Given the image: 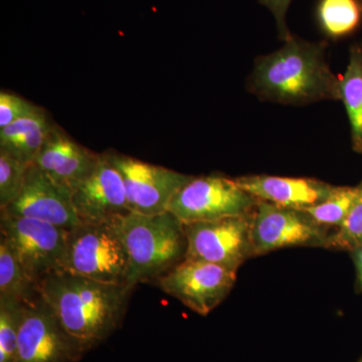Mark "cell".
<instances>
[{"label": "cell", "instance_id": "1", "mask_svg": "<svg viewBox=\"0 0 362 362\" xmlns=\"http://www.w3.org/2000/svg\"><path fill=\"white\" fill-rule=\"evenodd\" d=\"M45 303L83 354L111 337L123 322L134 287L107 284L63 270L40 283Z\"/></svg>", "mask_w": 362, "mask_h": 362}, {"label": "cell", "instance_id": "10", "mask_svg": "<svg viewBox=\"0 0 362 362\" xmlns=\"http://www.w3.org/2000/svg\"><path fill=\"white\" fill-rule=\"evenodd\" d=\"M237 273L216 264L185 259L156 282L169 296L206 316L232 291Z\"/></svg>", "mask_w": 362, "mask_h": 362}, {"label": "cell", "instance_id": "22", "mask_svg": "<svg viewBox=\"0 0 362 362\" xmlns=\"http://www.w3.org/2000/svg\"><path fill=\"white\" fill-rule=\"evenodd\" d=\"M30 165L0 150V209L18 199Z\"/></svg>", "mask_w": 362, "mask_h": 362}, {"label": "cell", "instance_id": "24", "mask_svg": "<svg viewBox=\"0 0 362 362\" xmlns=\"http://www.w3.org/2000/svg\"><path fill=\"white\" fill-rule=\"evenodd\" d=\"M45 110L13 93L0 92V128Z\"/></svg>", "mask_w": 362, "mask_h": 362}, {"label": "cell", "instance_id": "20", "mask_svg": "<svg viewBox=\"0 0 362 362\" xmlns=\"http://www.w3.org/2000/svg\"><path fill=\"white\" fill-rule=\"evenodd\" d=\"M358 194L357 187H335L332 194L320 204L303 209L322 228H340L351 211Z\"/></svg>", "mask_w": 362, "mask_h": 362}, {"label": "cell", "instance_id": "12", "mask_svg": "<svg viewBox=\"0 0 362 362\" xmlns=\"http://www.w3.org/2000/svg\"><path fill=\"white\" fill-rule=\"evenodd\" d=\"M0 211L6 216L45 221L68 232L81 223L71 190L54 182L33 163L28 168L18 199Z\"/></svg>", "mask_w": 362, "mask_h": 362}, {"label": "cell", "instance_id": "3", "mask_svg": "<svg viewBox=\"0 0 362 362\" xmlns=\"http://www.w3.org/2000/svg\"><path fill=\"white\" fill-rule=\"evenodd\" d=\"M130 259V285L156 281L185 259L183 223L170 211L146 216L130 213L111 221Z\"/></svg>", "mask_w": 362, "mask_h": 362}, {"label": "cell", "instance_id": "14", "mask_svg": "<svg viewBox=\"0 0 362 362\" xmlns=\"http://www.w3.org/2000/svg\"><path fill=\"white\" fill-rule=\"evenodd\" d=\"M99 157L54 124L33 164L54 182L73 192L95 168Z\"/></svg>", "mask_w": 362, "mask_h": 362}, {"label": "cell", "instance_id": "25", "mask_svg": "<svg viewBox=\"0 0 362 362\" xmlns=\"http://www.w3.org/2000/svg\"><path fill=\"white\" fill-rule=\"evenodd\" d=\"M259 1L273 14L280 39L286 42L292 37V33H290L287 25L288 9H289L292 0H259Z\"/></svg>", "mask_w": 362, "mask_h": 362}, {"label": "cell", "instance_id": "26", "mask_svg": "<svg viewBox=\"0 0 362 362\" xmlns=\"http://www.w3.org/2000/svg\"><path fill=\"white\" fill-rule=\"evenodd\" d=\"M356 269V281L359 291L362 292V245L350 251Z\"/></svg>", "mask_w": 362, "mask_h": 362}, {"label": "cell", "instance_id": "27", "mask_svg": "<svg viewBox=\"0 0 362 362\" xmlns=\"http://www.w3.org/2000/svg\"><path fill=\"white\" fill-rule=\"evenodd\" d=\"M359 362H362V358L361 359V361H359Z\"/></svg>", "mask_w": 362, "mask_h": 362}, {"label": "cell", "instance_id": "18", "mask_svg": "<svg viewBox=\"0 0 362 362\" xmlns=\"http://www.w3.org/2000/svg\"><path fill=\"white\" fill-rule=\"evenodd\" d=\"M0 296L21 304H32L42 298L40 285L23 268L13 249L0 237Z\"/></svg>", "mask_w": 362, "mask_h": 362}, {"label": "cell", "instance_id": "15", "mask_svg": "<svg viewBox=\"0 0 362 362\" xmlns=\"http://www.w3.org/2000/svg\"><path fill=\"white\" fill-rule=\"evenodd\" d=\"M235 180L259 202L301 211L325 201L335 188L314 178L247 175L235 177Z\"/></svg>", "mask_w": 362, "mask_h": 362}, {"label": "cell", "instance_id": "13", "mask_svg": "<svg viewBox=\"0 0 362 362\" xmlns=\"http://www.w3.org/2000/svg\"><path fill=\"white\" fill-rule=\"evenodd\" d=\"M71 199L82 223H109L130 213L122 176L105 153L74 188Z\"/></svg>", "mask_w": 362, "mask_h": 362}, {"label": "cell", "instance_id": "11", "mask_svg": "<svg viewBox=\"0 0 362 362\" xmlns=\"http://www.w3.org/2000/svg\"><path fill=\"white\" fill-rule=\"evenodd\" d=\"M83 356L42 297L23 305L16 362H78Z\"/></svg>", "mask_w": 362, "mask_h": 362}, {"label": "cell", "instance_id": "6", "mask_svg": "<svg viewBox=\"0 0 362 362\" xmlns=\"http://www.w3.org/2000/svg\"><path fill=\"white\" fill-rule=\"evenodd\" d=\"M0 232L37 282L65 270L68 230L35 218L0 214Z\"/></svg>", "mask_w": 362, "mask_h": 362}, {"label": "cell", "instance_id": "16", "mask_svg": "<svg viewBox=\"0 0 362 362\" xmlns=\"http://www.w3.org/2000/svg\"><path fill=\"white\" fill-rule=\"evenodd\" d=\"M54 123L42 110L0 128V150L33 164Z\"/></svg>", "mask_w": 362, "mask_h": 362}, {"label": "cell", "instance_id": "7", "mask_svg": "<svg viewBox=\"0 0 362 362\" xmlns=\"http://www.w3.org/2000/svg\"><path fill=\"white\" fill-rule=\"evenodd\" d=\"M252 214L183 223L187 240L185 259L216 264L238 272L247 259L255 257Z\"/></svg>", "mask_w": 362, "mask_h": 362}, {"label": "cell", "instance_id": "21", "mask_svg": "<svg viewBox=\"0 0 362 362\" xmlns=\"http://www.w3.org/2000/svg\"><path fill=\"white\" fill-rule=\"evenodd\" d=\"M23 304L0 296V362H16Z\"/></svg>", "mask_w": 362, "mask_h": 362}, {"label": "cell", "instance_id": "2", "mask_svg": "<svg viewBox=\"0 0 362 362\" xmlns=\"http://www.w3.org/2000/svg\"><path fill=\"white\" fill-rule=\"evenodd\" d=\"M340 84L328 65L325 45L295 37L257 59L249 78L250 90L259 99L293 106L339 101Z\"/></svg>", "mask_w": 362, "mask_h": 362}, {"label": "cell", "instance_id": "17", "mask_svg": "<svg viewBox=\"0 0 362 362\" xmlns=\"http://www.w3.org/2000/svg\"><path fill=\"white\" fill-rule=\"evenodd\" d=\"M341 101L350 125L352 149L362 153V42L350 49L349 65L340 84Z\"/></svg>", "mask_w": 362, "mask_h": 362}, {"label": "cell", "instance_id": "23", "mask_svg": "<svg viewBox=\"0 0 362 362\" xmlns=\"http://www.w3.org/2000/svg\"><path fill=\"white\" fill-rule=\"evenodd\" d=\"M362 245V182L358 185V194L346 220L330 235L329 249L351 251Z\"/></svg>", "mask_w": 362, "mask_h": 362}, {"label": "cell", "instance_id": "4", "mask_svg": "<svg viewBox=\"0 0 362 362\" xmlns=\"http://www.w3.org/2000/svg\"><path fill=\"white\" fill-rule=\"evenodd\" d=\"M65 270L107 284L130 285L129 255L110 221H81L69 230Z\"/></svg>", "mask_w": 362, "mask_h": 362}, {"label": "cell", "instance_id": "5", "mask_svg": "<svg viewBox=\"0 0 362 362\" xmlns=\"http://www.w3.org/2000/svg\"><path fill=\"white\" fill-rule=\"evenodd\" d=\"M258 204V199L243 189L235 178L194 176L173 197L168 211L181 223H189L247 216Z\"/></svg>", "mask_w": 362, "mask_h": 362}, {"label": "cell", "instance_id": "9", "mask_svg": "<svg viewBox=\"0 0 362 362\" xmlns=\"http://www.w3.org/2000/svg\"><path fill=\"white\" fill-rule=\"evenodd\" d=\"M327 230L301 209L259 202L252 214L255 257L286 247H327Z\"/></svg>", "mask_w": 362, "mask_h": 362}, {"label": "cell", "instance_id": "8", "mask_svg": "<svg viewBox=\"0 0 362 362\" xmlns=\"http://www.w3.org/2000/svg\"><path fill=\"white\" fill-rule=\"evenodd\" d=\"M105 156L122 176L133 213L152 216L168 211L175 194L194 177L116 151L105 152Z\"/></svg>", "mask_w": 362, "mask_h": 362}, {"label": "cell", "instance_id": "19", "mask_svg": "<svg viewBox=\"0 0 362 362\" xmlns=\"http://www.w3.org/2000/svg\"><path fill=\"white\" fill-rule=\"evenodd\" d=\"M317 14L326 35L346 37L361 25L362 0H320Z\"/></svg>", "mask_w": 362, "mask_h": 362}]
</instances>
